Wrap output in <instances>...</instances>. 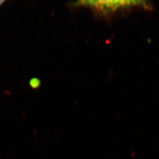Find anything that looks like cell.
I'll use <instances>...</instances> for the list:
<instances>
[{
	"mask_svg": "<svg viewBox=\"0 0 159 159\" xmlns=\"http://www.w3.org/2000/svg\"><path fill=\"white\" fill-rule=\"evenodd\" d=\"M4 1H5V0H0V5H1Z\"/></svg>",
	"mask_w": 159,
	"mask_h": 159,
	"instance_id": "cell-2",
	"label": "cell"
},
{
	"mask_svg": "<svg viewBox=\"0 0 159 159\" xmlns=\"http://www.w3.org/2000/svg\"><path fill=\"white\" fill-rule=\"evenodd\" d=\"M145 0H80L82 4L102 11H114L119 8L143 4Z\"/></svg>",
	"mask_w": 159,
	"mask_h": 159,
	"instance_id": "cell-1",
	"label": "cell"
}]
</instances>
